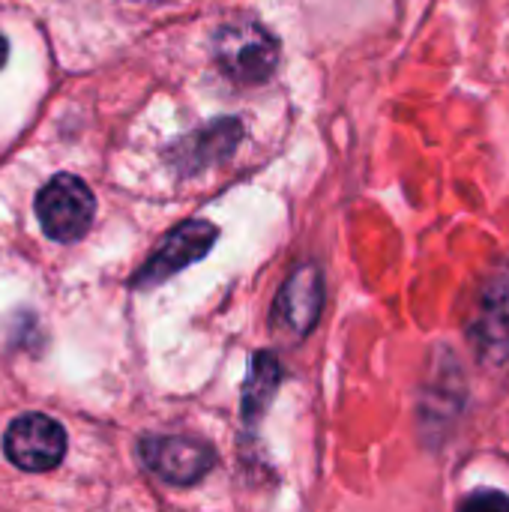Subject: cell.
<instances>
[{
    "mask_svg": "<svg viewBox=\"0 0 509 512\" xmlns=\"http://www.w3.org/2000/svg\"><path fill=\"white\" fill-rule=\"evenodd\" d=\"M216 66L234 84H264L279 66V39L252 18H237L216 33Z\"/></svg>",
    "mask_w": 509,
    "mask_h": 512,
    "instance_id": "6da1fadb",
    "label": "cell"
},
{
    "mask_svg": "<svg viewBox=\"0 0 509 512\" xmlns=\"http://www.w3.org/2000/svg\"><path fill=\"white\" fill-rule=\"evenodd\" d=\"M96 213L90 186L81 177L57 174L36 195V219L57 243H75L87 234Z\"/></svg>",
    "mask_w": 509,
    "mask_h": 512,
    "instance_id": "7a4b0ae2",
    "label": "cell"
},
{
    "mask_svg": "<svg viewBox=\"0 0 509 512\" xmlns=\"http://www.w3.org/2000/svg\"><path fill=\"white\" fill-rule=\"evenodd\" d=\"M6 459L30 474L51 471L66 456V432L57 420L45 414H24L9 423L3 435Z\"/></svg>",
    "mask_w": 509,
    "mask_h": 512,
    "instance_id": "3957f363",
    "label": "cell"
},
{
    "mask_svg": "<svg viewBox=\"0 0 509 512\" xmlns=\"http://www.w3.org/2000/svg\"><path fill=\"white\" fill-rule=\"evenodd\" d=\"M141 459L156 477H162L171 486H192L204 480L216 465V453L210 444L162 435H150L141 441Z\"/></svg>",
    "mask_w": 509,
    "mask_h": 512,
    "instance_id": "277c9868",
    "label": "cell"
},
{
    "mask_svg": "<svg viewBox=\"0 0 509 512\" xmlns=\"http://www.w3.org/2000/svg\"><path fill=\"white\" fill-rule=\"evenodd\" d=\"M216 237H219V231L210 222H183L177 231H171L162 240V246L153 252V258L138 270L135 285L138 288H153V285L165 282L168 276H174L183 267L204 258L210 252V246L216 243Z\"/></svg>",
    "mask_w": 509,
    "mask_h": 512,
    "instance_id": "5b68a950",
    "label": "cell"
},
{
    "mask_svg": "<svg viewBox=\"0 0 509 512\" xmlns=\"http://www.w3.org/2000/svg\"><path fill=\"white\" fill-rule=\"evenodd\" d=\"M321 303H324V282L318 267H300L282 288L279 300H276V318L294 330V333H309L321 315Z\"/></svg>",
    "mask_w": 509,
    "mask_h": 512,
    "instance_id": "8992f818",
    "label": "cell"
},
{
    "mask_svg": "<svg viewBox=\"0 0 509 512\" xmlns=\"http://www.w3.org/2000/svg\"><path fill=\"white\" fill-rule=\"evenodd\" d=\"M474 336H477L486 360L501 363L509 357V273H501L492 279V285L483 297V309H480Z\"/></svg>",
    "mask_w": 509,
    "mask_h": 512,
    "instance_id": "52a82bcc",
    "label": "cell"
},
{
    "mask_svg": "<svg viewBox=\"0 0 509 512\" xmlns=\"http://www.w3.org/2000/svg\"><path fill=\"white\" fill-rule=\"evenodd\" d=\"M279 378H282V372H279L276 354L264 351L252 360V372H249V381L243 387V417L249 423H255L264 414V408L270 405V399L279 387Z\"/></svg>",
    "mask_w": 509,
    "mask_h": 512,
    "instance_id": "ba28073f",
    "label": "cell"
},
{
    "mask_svg": "<svg viewBox=\"0 0 509 512\" xmlns=\"http://www.w3.org/2000/svg\"><path fill=\"white\" fill-rule=\"evenodd\" d=\"M480 504H486V507H504V510H509V498L504 495V492H495V489L477 492V495H471V498H465V501H462V507H480Z\"/></svg>",
    "mask_w": 509,
    "mask_h": 512,
    "instance_id": "9c48e42d",
    "label": "cell"
},
{
    "mask_svg": "<svg viewBox=\"0 0 509 512\" xmlns=\"http://www.w3.org/2000/svg\"><path fill=\"white\" fill-rule=\"evenodd\" d=\"M6 57H9V42H6L3 33H0V69L6 66Z\"/></svg>",
    "mask_w": 509,
    "mask_h": 512,
    "instance_id": "30bf717a",
    "label": "cell"
}]
</instances>
